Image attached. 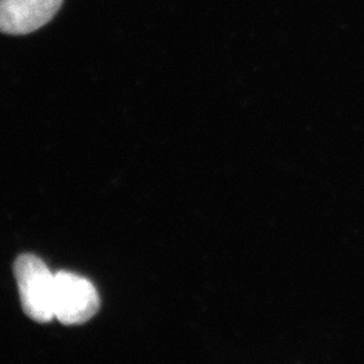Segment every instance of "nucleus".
Instances as JSON below:
<instances>
[{"instance_id":"f03ea898","label":"nucleus","mask_w":364,"mask_h":364,"mask_svg":"<svg viewBox=\"0 0 364 364\" xmlns=\"http://www.w3.org/2000/svg\"><path fill=\"white\" fill-rule=\"evenodd\" d=\"M100 308L95 287L77 274H54L53 313L65 326H80L90 321Z\"/></svg>"},{"instance_id":"7ed1b4c3","label":"nucleus","mask_w":364,"mask_h":364,"mask_svg":"<svg viewBox=\"0 0 364 364\" xmlns=\"http://www.w3.org/2000/svg\"><path fill=\"white\" fill-rule=\"evenodd\" d=\"M64 0H0V31L23 36L49 23Z\"/></svg>"},{"instance_id":"f257e3e1","label":"nucleus","mask_w":364,"mask_h":364,"mask_svg":"<svg viewBox=\"0 0 364 364\" xmlns=\"http://www.w3.org/2000/svg\"><path fill=\"white\" fill-rule=\"evenodd\" d=\"M14 273L27 316L38 323L52 321L54 274L49 267L34 255H21L15 262Z\"/></svg>"}]
</instances>
